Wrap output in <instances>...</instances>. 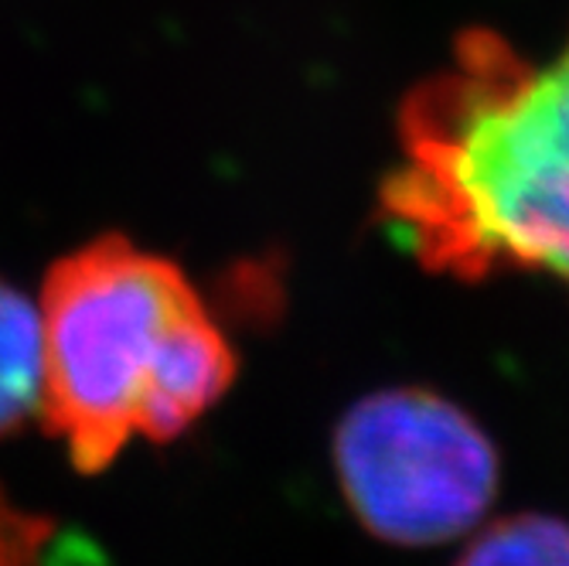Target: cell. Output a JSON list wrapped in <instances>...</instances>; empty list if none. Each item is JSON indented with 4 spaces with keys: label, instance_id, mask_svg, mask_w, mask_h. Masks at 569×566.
Instances as JSON below:
<instances>
[{
    "label": "cell",
    "instance_id": "1",
    "mask_svg": "<svg viewBox=\"0 0 569 566\" xmlns=\"http://www.w3.org/2000/svg\"><path fill=\"white\" fill-rule=\"evenodd\" d=\"M379 212L450 280L546 274L569 290V38L532 56L471 28L399 107Z\"/></svg>",
    "mask_w": 569,
    "mask_h": 566
},
{
    "label": "cell",
    "instance_id": "2",
    "mask_svg": "<svg viewBox=\"0 0 569 566\" xmlns=\"http://www.w3.org/2000/svg\"><path fill=\"white\" fill-rule=\"evenodd\" d=\"M41 424L79 475L133 437L171 444L229 393L239 358L191 277L120 232L48 267L41 294Z\"/></svg>",
    "mask_w": 569,
    "mask_h": 566
},
{
    "label": "cell",
    "instance_id": "3",
    "mask_svg": "<svg viewBox=\"0 0 569 566\" xmlns=\"http://www.w3.org/2000/svg\"><path fill=\"white\" fill-rule=\"evenodd\" d=\"M335 471L355 519L392 546L468 533L498 491V450L471 414L430 389L361 396L335 430Z\"/></svg>",
    "mask_w": 569,
    "mask_h": 566
},
{
    "label": "cell",
    "instance_id": "4",
    "mask_svg": "<svg viewBox=\"0 0 569 566\" xmlns=\"http://www.w3.org/2000/svg\"><path fill=\"white\" fill-rule=\"evenodd\" d=\"M41 420L38 300L0 277V440Z\"/></svg>",
    "mask_w": 569,
    "mask_h": 566
},
{
    "label": "cell",
    "instance_id": "5",
    "mask_svg": "<svg viewBox=\"0 0 569 566\" xmlns=\"http://www.w3.org/2000/svg\"><path fill=\"white\" fill-rule=\"evenodd\" d=\"M457 566H569V523L511 516L485 529Z\"/></svg>",
    "mask_w": 569,
    "mask_h": 566
},
{
    "label": "cell",
    "instance_id": "6",
    "mask_svg": "<svg viewBox=\"0 0 569 566\" xmlns=\"http://www.w3.org/2000/svg\"><path fill=\"white\" fill-rule=\"evenodd\" d=\"M56 523L21 508L0 485V566H44Z\"/></svg>",
    "mask_w": 569,
    "mask_h": 566
}]
</instances>
